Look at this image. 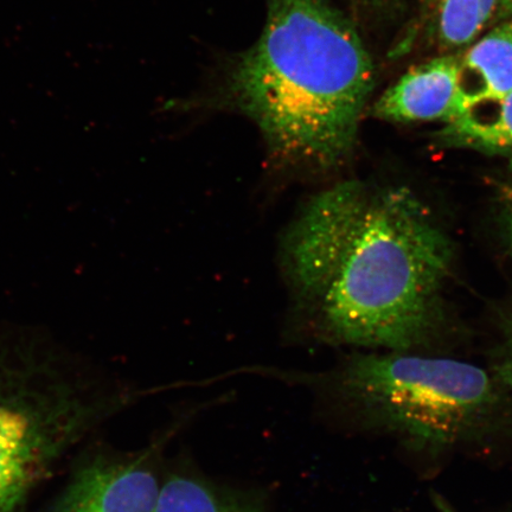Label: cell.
<instances>
[{
    "instance_id": "5b68a950",
    "label": "cell",
    "mask_w": 512,
    "mask_h": 512,
    "mask_svg": "<svg viewBox=\"0 0 512 512\" xmlns=\"http://www.w3.org/2000/svg\"><path fill=\"white\" fill-rule=\"evenodd\" d=\"M159 492L139 460L99 458L69 480L53 512H156Z\"/></svg>"
},
{
    "instance_id": "7c38bea8",
    "label": "cell",
    "mask_w": 512,
    "mask_h": 512,
    "mask_svg": "<svg viewBox=\"0 0 512 512\" xmlns=\"http://www.w3.org/2000/svg\"><path fill=\"white\" fill-rule=\"evenodd\" d=\"M358 9L364 11H379L387 6L392 0H351Z\"/></svg>"
},
{
    "instance_id": "4fadbf2b",
    "label": "cell",
    "mask_w": 512,
    "mask_h": 512,
    "mask_svg": "<svg viewBox=\"0 0 512 512\" xmlns=\"http://www.w3.org/2000/svg\"><path fill=\"white\" fill-rule=\"evenodd\" d=\"M499 6H501L505 15L512 18V0H501Z\"/></svg>"
},
{
    "instance_id": "52a82bcc",
    "label": "cell",
    "mask_w": 512,
    "mask_h": 512,
    "mask_svg": "<svg viewBox=\"0 0 512 512\" xmlns=\"http://www.w3.org/2000/svg\"><path fill=\"white\" fill-rule=\"evenodd\" d=\"M512 93V23L480 38L459 59L458 99L454 118L485 102ZM453 118V119H454Z\"/></svg>"
},
{
    "instance_id": "8fae6325",
    "label": "cell",
    "mask_w": 512,
    "mask_h": 512,
    "mask_svg": "<svg viewBox=\"0 0 512 512\" xmlns=\"http://www.w3.org/2000/svg\"><path fill=\"white\" fill-rule=\"evenodd\" d=\"M496 375L499 382L505 387L512 388V322L508 332L507 343H505L502 360L496 368Z\"/></svg>"
},
{
    "instance_id": "7a4b0ae2",
    "label": "cell",
    "mask_w": 512,
    "mask_h": 512,
    "mask_svg": "<svg viewBox=\"0 0 512 512\" xmlns=\"http://www.w3.org/2000/svg\"><path fill=\"white\" fill-rule=\"evenodd\" d=\"M374 78L355 25L328 0H268L259 40L230 64L217 96L258 126L280 168L322 175L354 151Z\"/></svg>"
},
{
    "instance_id": "277c9868",
    "label": "cell",
    "mask_w": 512,
    "mask_h": 512,
    "mask_svg": "<svg viewBox=\"0 0 512 512\" xmlns=\"http://www.w3.org/2000/svg\"><path fill=\"white\" fill-rule=\"evenodd\" d=\"M336 383L371 424L434 450L475 439L502 409L482 368L406 351L351 357Z\"/></svg>"
},
{
    "instance_id": "9c48e42d",
    "label": "cell",
    "mask_w": 512,
    "mask_h": 512,
    "mask_svg": "<svg viewBox=\"0 0 512 512\" xmlns=\"http://www.w3.org/2000/svg\"><path fill=\"white\" fill-rule=\"evenodd\" d=\"M156 512H265L246 496L187 476L170 477L160 486Z\"/></svg>"
},
{
    "instance_id": "30bf717a",
    "label": "cell",
    "mask_w": 512,
    "mask_h": 512,
    "mask_svg": "<svg viewBox=\"0 0 512 512\" xmlns=\"http://www.w3.org/2000/svg\"><path fill=\"white\" fill-rule=\"evenodd\" d=\"M501 0H440L439 35L447 47L475 41L488 25Z\"/></svg>"
},
{
    "instance_id": "5bb4252c",
    "label": "cell",
    "mask_w": 512,
    "mask_h": 512,
    "mask_svg": "<svg viewBox=\"0 0 512 512\" xmlns=\"http://www.w3.org/2000/svg\"><path fill=\"white\" fill-rule=\"evenodd\" d=\"M510 245L512 248V224H511V229H510Z\"/></svg>"
},
{
    "instance_id": "3957f363",
    "label": "cell",
    "mask_w": 512,
    "mask_h": 512,
    "mask_svg": "<svg viewBox=\"0 0 512 512\" xmlns=\"http://www.w3.org/2000/svg\"><path fill=\"white\" fill-rule=\"evenodd\" d=\"M108 408L85 362L46 335L0 330V512H22Z\"/></svg>"
},
{
    "instance_id": "ba28073f",
    "label": "cell",
    "mask_w": 512,
    "mask_h": 512,
    "mask_svg": "<svg viewBox=\"0 0 512 512\" xmlns=\"http://www.w3.org/2000/svg\"><path fill=\"white\" fill-rule=\"evenodd\" d=\"M438 138L446 146L512 155V93L447 121Z\"/></svg>"
},
{
    "instance_id": "8992f818",
    "label": "cell",
    "mask_w": 512,
    "mask_h": 512,
    "mask_svg": "<svg viewBox=\"0 0 512 512\" xmlns=\"http://www.w3.org/2000/svg\"><path fill=\"white\" fill-rule=\"evenodd\" d=\"M459 59L437 57L409 69L375 102L371 114L392 123H422L454 118L458 99Z\"/></svg>"
},
{
    "instance_id": "6da1fadb",
    "label": "cell",
    "mask_w": 512,
    "mask_h": 512,
    "mask_svg": "<svg viewBox=\"0 0 512 512\" xmlns=\"http://www.w3.org/2000/svg\"><path fill=\"white\" fill-rule=\"evenodd\" d=\"M280 260L305 332L332 345L405 352L437 328L453 247L412 190L344 181L299 211Z\"/></svg>"
}]
</instances>
